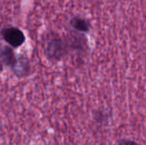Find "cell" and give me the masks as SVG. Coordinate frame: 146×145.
<instances>
[{
    "label": "cell",
    "instance_id": "1",
    "mask_svg": "<svg viewBox=\"0 0 146 145\" xmlns=\"http://www.w3.org/2000/svg\"><path fill=\"white\" fill-rule=\"evenodd\" d=\"M11 71L15 77L22 78L29 75L30 62L26 56H18L10 46L0 44V72Z\"/></svg>",
    "mask_w": 146,
    "mask_h": 145
},
{
    "label": "cell",
    "instance_id": "2",
    "mask_svg": "<svg viewBox=\"0 0 146 145\" xmlns=\"http://www.w3.org/2000/svg\"><path fill=\"white\" fill-rule=\"evenodd\" d=\"M44 54L50 62H58L62 61L68 54L65 41L58 35L49 36L44 49Z\"/></svg>",
    "mask_w": 146,
    "mask_h": 145
},
{
    "label": "cell",
    "instance_id": "3",
    "mask_svg": "<svg viewBox=\"0 0 146 145\" xmlns=\"http://www.w3.org/2000/svg\"><path fill=\"white\" fill-rule=\"evenodd\" d=\"M0 37L4 43L13 49L20 48L26 42L24 32L18 27L6 26L0 30Z\"/></svg>",
    "mask_w": 146,
    "mask_h": 145
},
{
    "label": "cell",
    "instance_id": "4",
    "mask_svg": "<svg viewBox=\"0 0 146 145\" xmlns=\"http://www.w3.org/2000/svg\"><path fill=\"white\" fill-rule=\"evenodd\" d=\"M70 26L75 32L80 33H87L92 28L90 21L81 16L73 17L70 21Z\"/></svg>",
    "mask_w": 146,
    "mask_h": 145
},
{
    "label": "cell",
    "instance_id": "5",
    "mask_svg": "<svg viewBox=\"0 0 146 145\" xmlns=\"http://www.w3.org/2000/svg\"><path fill=\"white\" fill-rule=\"evenodd\" d=\"M116 145H139L136 142L130 139H121L120 140Z\"/></svg>",
    "mask_w": 146,
    "mask_h": 145
}]
</instances>
